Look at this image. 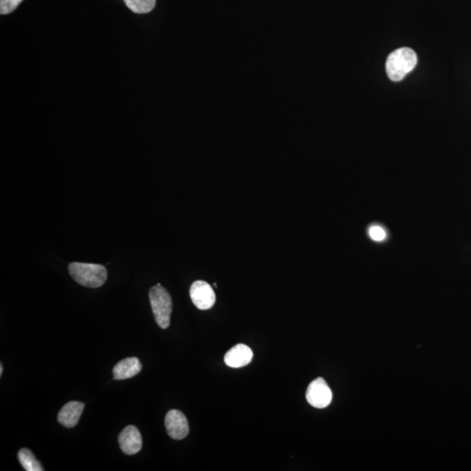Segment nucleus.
<instances>
[{
  "instance_id": "obj_1",
  "label": "nucleus",
  "mask_w": 471,
  "mask_h": 471,
  "mask_svg": "<svg viewBox=\"0 0 471 471\" xmlns=\"http://www.w3.org/2000/svg\"><path fill=\"white\" fill-rule=\"evenodd\" d=\"M418 55L409 47H402L389 54L386 62V71L393 81H401L415 69Z\"/></svg>"
},
{
  "instance_id": "obj_2",
  "label": "nucleus",
  "mask_w": 471,
  "mask_h": 471,
  "mask_svg": "<svg viewBox=\"0 0 471 471\" xmlns=\"http://www.w3.org/2000/svg\"><path fill=\"white\" fill-rule=\"evenodd\" d=\"M69 270L74 280L85 287H101L108 277L106 267L101 264L74 262L69 264Z\"/></svg>"
},
{
  "instance_id": "obj_3",
  "label": "nucleus",
  "mask_w": 471,
  "mask_h": 471,
  "mask_svg": "<svg viewBox=\"0 0 471 471\" xmlns=\"http://www.w3.org/2000/svg\"><path fill=\"white\" fill-rule=\"evenodd\" d=\"M150 300L155 321L162 329H167L171 324L172 300L168 291L157 284L150 291Z\"/></svg>"
},
{
  "instance_id": "obj_4",
  "label": "nucleus",
  "mask_w": 471,
  "mask_h": 471,
  "mask_svg": "<svg viewBox=\"0 0 471 471\" xmlns=\"http://www.w3.org/2000/svg\"><path fill=\"white\" fill-rule=\"evenodd\" d=\"M333 399V393L324 379L311 382L307 391V400L310 405L317 409L327 408Z\"/></svg>"
},
{
  "instance_id": "obj_5",
  "label": "nucleus",
  "mask_w": 471,
  "mask_h": 471,
  "mask_svg": "<svg viewBox=\"0 0 471 471\" xmlns=\"http://www.w3.org/2000/svg\"><path fill=\"white\" fill-rule=\"evenodd\" d=\"M193 304L200 310H208L216 303V294L211 284L198 280L193 283L189 290Z\"/></svg>"
},
{
  "instance_id": "obj_6",
  "label": "nucleus",
  "mask_w": 471,
  "mask_h": 471,
  "mask_svg": "<svg viewBox=\"0 0 471 471\" xmlns=\"http://www.w3.org/2000/svg\"><path fill=\"white\" fill-rule=\"evenodd\" d=\"M165 426L169 436L173 439L182 440L188 436L189 430L188 420L179 410L173 409L167 413Z\"/></svg>"
},
{
  "instance_id": "obj_7",
  "label": "nucleus",
  "mask_w": 471,
  "mask_h": 471,
  "mask_svg": "<svg viewBox=\"0 0 471 471\" xmlns=\"http://www.w3.org/2000/svg\"><path fill=\"white\" fill-rule=\"evenodd\" d=\"M121 449L126 455H135L142 449V438L137 427L127 426L119 435Z\"/></svg>"
},
{
  "instance_id": "obj_8",
  "label": "nucleus",
  "mask_w": 471,
  "mask_h": 471,
  "mask_svg": "<svg viewBox=\"0 0 471 471\" xmlns=\"http://www.w3.org/2000/svg\"><path fill=\"white\" fill-rule=\"evenodd\" d=\"M252 357V349L246 345L239 344L226 352L225 362L230 368H239L248 365Z\"/></svg>"
},
{
  "instance_id": "obj_9",
  "label": "nucleus",
  "mask_w": 471,
  "mask_h": 471,
  "mask_svg": "<svg viewBox=\"0 0 471 471\" xmlns=\"http://www.w3.org/2000/svg\"><path fill=\"white\" fill-rule=\"evenodd\" d=\"M83 409V403L79 402L67 403L58 415V422L66 428H74L79 422Z\"/></svg>"
},
{
  "instance_id": "obj_10",
  "label": "nucleus",
  "mask_w": 471,
  "mask_h": 471,
  "mask_svg": "<svg viewBox=\"0 0 471 471\" xmlns=\"http://www.w3.org/2000/svg\"><path fill=\"white\" fill-rule=\"evenodd\" d=\"M142 364L137 357L124 359L118 362L113 369L115 379H126L134 377L142 370Z\"/></svg>"
},
{
  "instance_id": "obj_11",
  "label": "nucleus",
  "mask_w": 471,
  "mask_h": 471,
  "mask_svg": "<svg viewBox=\"0 0 471 471\" xmlns=\"http://www.w3.org/2000/svg\"><path fill=\"white\" fill-rule=\"evenodd\" d=\"M18 459L20 464L26 471H42V464L35 459L32 452L29 449H22L18 453Z\"/></svg>"
},
{
  "instance_id": "obj_12",
  "label": "nucleus",
  "mask_w": 471,
  "mask_h": 471,
  "mask_svg": "<svg viewBox=\"0 0 471 471\" xmlns=\"http://www.w3.org/2000/svg\"><path fill=\"white\" fill-rule=\"evenodd\" d=\"M125 4L132 12L142 15L151 12L155 8V0H124Z\"/></svg>"
},
{
  "instance_id": "obj_13",
  "label": "nucleus",
  "mask_w": 471,
  "mask_h": 471,
  "mask_svg": "<svg viewBox=\"0 0 471 471\" xmlns=\"http://www.w3.org/2000/svg\"><path fill=\"white\" fill-rule=\"evenodd\" d=\"M22 1L23 0H0V13L2 15L12 13Z\"/></svg>"
},
{
  "instance_id": "obj_14",
  "label": "nucleus",
  "mask_w": 471,
  "mask_h": 471,
  "mask_svg": "<svg viewBox=\"0 0 471 471\" xmlns=\"http://www.w3.org/2000/svg\"><path fill=\"white\" fill-rule=\"evenodd\" d=\"M369 236H370V238L374 240V241L382 242L385 240L387 234H386L384 229H382V227L375 225L372 226L371 228L369 229Z\"/></svg>"
},
{
  "instance_id": "obj_15",
  "label": "nucleus",
  "mask_w": 471,
  "mask_h": 471,
  "mask_svg": "<svg viewBox=\"0 0 471 471\" xmlns=\"http://www.w3.org/2000/svg\"><path fill=\"white\" fill-rule=\"evenodd\" d=\"M3 374V365H0V375H2Z\"/></svg>"
}]
</instances>
